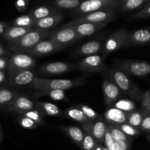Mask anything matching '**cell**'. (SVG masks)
Here are the masks:
<instances>
[{
  "instance_id": "cell-55",
  "label": "cell",
  "mask_w": 150,
  "mask_h": 150,
  "mask_svg": "<svg viewBox=\"0 0 150 150\" xmlns=\"http://www.w3.org/2000/svg\"><path fill=\"white\" fill-rule=\"evenodd\" d=\"M103 150H109V149H107L106 147H105V146H103Z\"/></svg>"
},
{
  "instance_id": "cell-46",
  "label": "cell",
  "mask_w": 150,
  "mask_h": 150,
  "mask_svg": "<svg viewBox=\"0 0 150 150\" xmlns=\"http://www.w3.org/2000/svg\"><path fill=\"white\" fill-rule=\"evenodd\" d=\"M16 6L19 10L23 11V10H24L26 9V2H25L24 0H18L16 4Z\"/></svg>"
},
{
  "instance_id": "cell-41",
  "label": "cell",
  "mask_w": 150,
  "mask_h": 150,
  "mask_svg": "<svg viewBox=\"0 0 150 150\" xmlns=\"http://www.w3.org/2000/svg\"><path fill=\"white\" fill-rule=\"evenodd\" d=\"M130 143H127V142H114L112 146H111V148L109 150H130Z\"/></svg>"
},
{
  "instance_id": "cell-40",
  "label": "cell",
  "mask_w": 150,
  "mask_h": 150,
  "mask_svg": "<svg viewBox=\"0 0 150 150\" xmlns=\"http://www.w3.org/2000/svg\"><path fill=\"white\" fill-rule=\"evenodd\" d=\"M139 128L143 131H150V115L144 112V117Z\"/></svg>"
},
{
  "instance_id": "cell-38",
  "label": "cell",
  "mask_w": 150,
  "mask_h": 150,
  "mask_svg": "<svg viewBox=\"0 0 150 150\" xmlns=\"http://www.w3.org/2000/svg\"><path fill=\"white\" fill-rule=\"evenodd\" d=\"M56 4L61 8H76L80 4V0H56Z\"/></svg>"
},
{
  "instance_id": "cell-57",
  "label": "cell",
  "mask_w": 150,
  "mask_h": 150,
  "mask_svg": "<svg viewBox=\"0 0 150 150\" xmlns=\"http://www.w3.org/2000/svg\"><path fill=\"white\" fill-rule=\"evenodd\" d=\"M98 1H108V0H98Z\"/></svg>"
},
{
  "instance_id": "cell-53",
  "label": "cell",
  "mask_w": 150,
  "mask_h": 150,
  "mask_svg": "<svg viewBox=\"0 0 150 150\" xmlns=\"http://www.w3.org/2000/svg\"><path fill=\"white\" fill-rule=\"evenodd\" d=\"M131 1V0H122V1H120V3H122V4H124V3L127 2V1Z\"/></svg>"
},
{
  "instance_id": "cell-18",
  "label": "cell",
  "mask_w": 150,
  "mask_h": 150,
  "mask_svg": "<svg viewBox=\"0 0 150 150\" xmlns=\"http://www.w3.org/2000/svg\"><path fill=\"white\" fill-rule=\"evenodd\" d=\"M35 103L31 100L29 98L18 95L7 109L22 115L23 113L35 108Z\"/></svg>"
},
{
  "instance_id": "cell-54",
  "label": "cell",
  "mask_w": 150,
  "mask_h": 150,
  "mask_svg": "<svg viewBox=\"0 0 150 150\" xmlns=\"http://www.w3.org/2000/svg\"><path fill=\"white\" fill-rule=\"evenodd\" d=\"M146 139H147L148 142H149L150 144V135H147V136H146Z\"/></svg>"
},
{
  "instance_id": "cell-42",
  "label": "cell",
  "mask_w": 150,
  "mask_h": 150,
  "mask_svg": "<svg viewBox=\"0 0 150 150\" xmlns=\"http://www.w3.org/2000/svg\"><path fill=\"white\" fill-rule=\"evenodd\" d=\"M114 143V141L113 140L112 137H111V134H110L109 131H108V128H107L106 132H105V137H104V146H105L108 149H110Z\"/></svg>"
},
{
  "instance_id": "cell-4",
  "label": "cell",
  "mask_w": 150,
  "mask_h": 150,
  "mask_svg": "<svg viewBox=\"0 0 150 150\" xmlns=\"http://www.w3.org/2000/svg\"><path fill=\"white\" fill-rule=\"evenodd\" d=\"M36 65V60L32 56L26 53H16L9 58V73L32 70Z\"/></svg>"
},
{
  "instance_id": "cell-33",
  "label": "cell",
  "mask_w": 150,
  "mask_h": 150,
  "mask_svg": "<svg viewBox=\"0 0 150 150\" xmlns=\"http://www.w3.org/2000/svg\"><path fill=\"white\" fill-rule=\"evenodd\" d=\"M21 116L28 117L30 120H33L35 122H36L39 125L45 124V122L43 120V115L36 108H33V109L30 110V111H26V112L23 113Z\"/></svg>"
},
{
  "instance_id": "cell-45",
  "label": "cell",
  "mask_w": 150,
  "mask_h": 150,
  "mask_svg": "<svg viewBox=\"0 0 150 150\" xmlns=\"http://www.w3.org/2000/svg\"><path fill=\"white\" fill-rule=\"evenodd\" d=\"M9 59L5 57H0V71L7 70Z\"/></svg>"
},
{
  "instance_id": "cell-24",
  "label": "cell",
  "mask_w": 150,
  "mask_h": 150,
  "mask_svg": "<svg viewBox=\"0 0 150 150\" xmlns=\"http://www.w3.org/2000/svg\"><path fill=\"white\" fill-rule=\"evenodd\" d=\"M107 128L112 137L113 140L115 142H127V143L131 144L133 141V138L130 137L125 134L117 125H114L107 124Z\"/></svg>"
},
{
  "instance_id": "cell-25",
  "label": "cell",
  "mask_w": 150,
  "mask_h": 150,
  "mask_svg": "<svg viewBox=\"0 0 150 150\" xmlns=\"http://www.w3.org/2000/svg\"><path fill=\"white\" fill-rule=\"evenodd\" d=\"M59 11L58 10L53 7H39L32 10L29 16L35 21L40 20L48 16H54V15L59 14Z\"/></svg>"
},
{
  "instance_id": "cell-28",
  "label": "cell",
  "mask_w": 150,
  "mask_h": 150,
  "mask_svg": "<svg viewBox=\"0 0 150 150\" xmlns=\"http://www.w3.org/2000/svg\"><path fill=\"white\" fill-rule=\"evenodd\" d=\"M65 114L67 117L74 120V121L81 123V124L89 121L87 117H86V115L83 114V111L81 109H79L76 105L67 108L65 110Z\"/></svg>"
},
{
  "instance_id": "cell-15",
  "label": "cell",
  "mask_w": 150,
  "mask_h": 150,
  "mask_svg": "<svg viewBox=\"0 0 150 150\" xmlns=\"http://www.w3.org/2000/svg\"><path fill=\"white\" fill-rule=\"evenodd\" d=\"M76 67L81 71L100 72L105 69L103 58L99 55H92L86 57L81 61Z\"/></svg>"
},
{
  "instance_id": "cell-31",
  "label": "cell",
  "mask_w": 150,
  "mask_h": 150,
  "mask_svg": "<svg viewBox=\"0 0 150 150\" xmlns=\"http://www.w3.org/2000/svg\"><path fill=\"white\" fill-rule=\"evenodd\" d=\"M12 26H19V27H35V21L30 16H21L16 18L11 23Z\"/></svg>"
},
{
  "instance_id": "cell-7",
  "label": "cell",
  "mask_w": 150,
  "mask_h": 150,
  "mask_svg": "<svg viewBox=\"0 0 150 150\" xmlns=\"http://www.w3.org/2000/svg\"><path fill=\"white\" fill-rule=\"evenodd\" d=\"M80 37L71 26L64 25L62 28L54 31L48 35V39L63 47L75 42Z\"/></svg>"
},
{
  "instance_id": "cell-56",
  "label": "cell",
  "mask_w": 150,
  "mask_h": 150,
  "mask_svg": "<svg viewBox=\"0 0 150 150\" xmlns=\"http://www.w3.org/2000/svg\"><path fill=\"white\" fill-rule=\"evenodd\" d=\"M150 7V2L148 3V4L145 6V7Z\"/></svg>"
},
{
  "instance_id": "cell-22",
  "label": "cell",
  "mask_w": 150,
  "mask_h": 150,
  "mask_svg": "<svg viewBox=\"0 0 150 150\" xmlns=\"http://www.w3.org/2000/svg\"><path fill=\"white\" fill-rule=\"evenodd\" d=\"M35 27H19V26H8L4 33V39L10 42V43L15 42L19 38L23 37L26 33L33 30Z\"/></svg>"
},
{
  "instance_id": "cell-12",
  "label": "cell",
  "mask_w": 150,
  "mask_h": 150,
  "mask_svg": "<svg viewBox=\"0 0 150 150\" xmlns=\"http://www.w3.org/2000/svg\"><path fill=\"white\" fill-rule=\"evenodd\" d=\"M64 48L62 45H58L49 39H44L40 41L35 46L28 50L26 54L31 56H42L52 54L60 51Z\"/></svg>"
},
{
  "instance_id": "cell-30",
  "label": "cell",
  "mask_w": 150,
  "mask_h": 150,
  "mask_svg": "<svg viewBox=\"0 0 150 150\" xmlns=\"http://www.w3.org/2000/svg\"><path fill=\"white\" fill-rule=\"evenodd\" d=\"M112 105L114 108L122 110L127 114L136 109V104L128 99H119Z\"/></svg>"
},
{
  "instance_id": "cell-2",
  "label": "cell",
  "mask_w": 150,
  "mask_h": 150,
  "mask_svg": "<svg viewBox=\"0 0 150 150\" xmlns=\"http://www.w3.org/2000/svg\"><path fill=\"white\" fill-rule=\"evenodd\" d=\"M111 80L118 86L122 92L131 98L140 100L142 92L137 86L129 79L125 73L120 69H113L109 73Z\"/></svg>"
},
{
  "instance_id": "cell-39",
  "label": "cell",
  "mask_w": 150,
  "mask_h": 150,
  "mask_svg": "<svg viewBox=\"0 0 150 150\" xmlns=\"http://www.w3.org/2000/svg\"><path fill=\"white\" fill-rule=\"evenodd\" d=\"M146 0H131L122 4L121 7L122 10H132L138 8L144 3Z\"/></svg>"
},
{
  "instance_id": "cell-11",
  "label": "cell",
  "mask_w": 150,
  "mask_h": 150,
  "mask_svg": "<svg viewBox=\"0 0 150 150\" xmlns=\"http://www.w3.org/2000/svg\"><path fill=\"white\" fill-rule=\"evenodd\" d=\"M81 125L84 132L90 134L97 142L103 144L104 137L107 130V123L99 119L95 121H88Z\"/></svg>"
},
{
  "instance_id": "cell-21",
  "label": "cell",
  "mask_w": 150,
  "mask_h": 150,
  "mask_svg": "<svg viewBox=\"0 0 150 150\" xmlns=\"http://www.w3.org/2000/svg\"><path fill=\"white\" fill-rule=\"evenodd\" d=\"M64 18V16L62 13L54 15V16H48L40 20L35 21V27L37 29H42V30H48L57 26V24L62 21Z\"/></svg>"
},
{
  "instance_id": "cell-9",
  "label": "cell",
  "mask_w": 150,
  "mask_h": 150,
  "mask_svg": "<svg viewBox=\"0 0 150 150\" xmlns=\"http://www.w3.org/2000/svg\"><path fill=\"white\" fill-rule=\"evenodd\" d=\"M124 73L135 76H145L150 74V64L145 62L124 60L119 64Z\"/></svg>"
},
{
  "instance_id": "cell-34",
  "label": "cell",
  "mask_w": 150,
  "mask_h": 150,
  "mask_svg": "<svg viewBox=\"0 0 150 150\" xmlns=\"http://www.w3.org/2000/svg\"><path fill=\"white\" fill-rule=\"evenodd\" d=\"M76 106L83 111V113L86 115V117H87L89 121H95V120H98L100 119L99 114L95 110H93L92 108L88 106L87 105L79 104V105H76Z\"/></svg>"
},
{
  "instance_id": "cell-37",
  "label": "cell",
  "mask_w": 150,
  "mask_h": 150,
  "mask_svg": "<svg viewBox=\"0 0 150 150\" xmlns=\"http://www.w3.org/2000/svg\"><path fill=\"white\" fill-rule=\"evenodd\" d=\"M18 123L21 127L24 129H36L37 127H39V125L37 124L33 120H30L28 117H24V116H21L18 119Z\"/></svg>"
},
{
  "instance_id": "cell-5",
  "label": "cell",
  "mask_w": 150,
  "mask_h": 150,
  "mask_svg": "<svg viewBox=\"0 0 150 150\" xmlns=\"http://www.w3.org/2000/svg\"><path fill=\"white\" fill-rule=\"evenodd\" d=\"M120 1L119 0H108L102 1L98 0H86L79 4L77 9L73 12L74 14H88L98 10L111 9L113 7L120 5Z\"/></svg>"
},
{
  "instance_id": "cell-27",
  "label": "cell",
  "mask_w": 150,
  "mask_h": 150,
  "mask_svg": "<svg viewBox=\"0 0 150 150\" xmlns=\"http://www.w3.org/2000/svg\"><path fill=\"white\" fill-rule=\"evenodd\" d=\"M18 95V94L15 91L0 89V106L5 107L7 109Z\"/></svg>"
},
{
  "instance_id": "cell-47",
  "label": "cell",
  "mask_w": 150,
  "mask_h": 150,
  "mask_svg": "<svg viewBox=\"0 0 150 150\" xmlns=\"http://www.w3.org/2000/svg\"><path fill=\"white\" fill-rule=\"evenodd\" d=\"M8 28V25L5 23H2V22H0V35H4V33L5 32L6 29Z\"/></svg>"
},
{
  "instance_id": "cell-29",
  "label": "cell",
  "mask_w": 150,
  "mask_h": 150,
  "mask_svg": "<svg viewBox=\"0 0 150 150\" xmlns=\"http://www.w3.org/2000/svg\"><path fill=\"white\" fill-rule=\"evenodd\" d=\"M35 95L38 97L40 96H48L52 100L57 101H68L66 97L65 92L64 90L60 89H52V90H45L42 92H37Z\"/></svg>"
},
{
  "instance_id": "cell-36",
  "label": "cell",
  "mask_w": 150,
  "mask_h": 150,
  "mask_svg": "<svg viewBox=\"0 0 150 150\" xmlns=\"http://www.w3.org/2000/svg\"><path fill=\"white\" fill-rule=\"evenodd\" d=\"M119 127V128L125 133L127 136H130V137L134 138L137 137L140 135V130H139L136 127H133V126L130 125L126 123H123V124L120 125H117Z\"/></svg>"
},
{
  "instance_id": "cell-19",
  "label": "cell",
  "mask_w": 150,
  "mask_h": 150,
  "mask_svg": "<svg viewBox=\"0 0 150 150\" xmlns=\"http://www.w3.org/2000/svg\"><path fill=\"white\" fill-rule=\"evenodd\" d=\"M127 115H128L127 113L114 107L108 108L104 114L107 124L114 125H120L123 123L127 122Z\"/></svg>"
},
{
  "instance_id": "cell-49",
  "label": "cell",
  "mask_w": 150,
  "mask_h": 150,
  "mask_svg": "<svg viewBox=\"0 0 150 150\" xmlns=\"http://www.w3.org/2000/svg\"><path fill=\"white\" fill-rule=\"evenodd\" d=\"M6 78V75L4 73V71H0V83H3L5 80Z\"/></svg>"
},
{
  "instance_id": "cell-23",
  "label": "cell",
  "mask_w": 150,
  "mask_h": 150,
  "mask_svg": "<svg viewBox=\"0 0 150 150\" xmlns=\"http://www.w3.org/2000/svg\"><path fill=\"white\" fill-rule=\"evenodd\" d=\"M35 108L38 109L43 116L48 115L51 117H58L62 114L59 107L49 102H36Z\"/></svg>"
},
{
  "instance_id": "cell-52",
  "label": "cell",
  "mask_w": 150,
  "mask_h": 150,
  "mask_svg": "<svg viewBox=\"0 0 150 150\" xmlns=\"http://www.w3.org/2000/svg\"><path fill=\"white\" fill-rule=\"evenodd\" d=\"M144 112L146 113L147 114L150 115V107H143Z\"/></svg>"
},
{
  "instance_id": "cell-35",
  "label": "cell",
  "mask_w": 150,
  "mask_h": 150,
  "mask_svg": "<svg viewBox=\"0 0 150 150\" xmlns=\"http://www.w3.org/2000/svg\"><path fill=\"white\" fill-rule=\"evenodd\" d=\"M98 142L89 133L84 132L83 139L81 144V149L83 150H94Z\"/></svg>"
},
{
  "instance_id": "cell-44",
  "label": "cell",
  "mask_w": 150,
  "mask_h": 150,
  "mask_svg": "<svg viewBox=\"0 0 150 150\" xmlns=\"http://www.w3.org/2000/svg\"><path fill=\"white\" fill-rule=\"evenodd\" d=\"M140 101L142 107H150V92H146L142 94Z\"/></svg>"
},
{
  "instance_id": "cell-50",
  "label": "cell",
  "mask_w": 150,
  "mask_h": 150,
  "mask_svg": "<svg viewBox=\"0 0 150 150\" xmlns=\"http://www.w3.org/2000/svg\"><path fill=\"white\" fill-rule=\"evenodd\" d=\"M3 139H4V133H3L2 128H1V124H0V144L2 143Z\"/></svg>"
},
{
  "instance_id": "cell-1",
  "label": "cell",
  "mask_w": 150,
  "mask_h": 150,
  "mask_svg": "<svg viewBox=\"0 0 150 150\" xmlns=\"http://www.w3.org/2000/svg\"><path fill=\"white\" fill-rule=\"evenodd\" d=\"M84 77L77 79H44L36 77L31 88L37 90V92H42L45 90L60 89L65 90L68 89L79 87L85 83Z\"/></svg>"
},
{
  "instance_id": "cell-26",
  "label": "cell",
  "mask_w": 150,
  "mask_h": 150,
  "mask_svg": "<svg viewBox=\"0 0 150 150\" xmlns=\"http://www.w3.org/2000/svg\"><path fill=\"white\" fill-rule=\"evenodd\" d=\"M64 131L66 132L67 136L72 139L74 143H76L78 146L81 147L82 144V141L83 139L84 132L79 127L76 126H67L64 127Z\"/></svg>"
},
{
  "instance_id": "cell-58",
  "label": "cell",
  "mask_w": 150,
  "mask_h": 150,
  "mask_svg": "<svg viewBox=\"0 0 150 150\" xmlns=\"http://www.w3.org/2000/svg\"><path fill=\"white\" fill-rule=\"evenodd\" d=\"M0 45H1V44H0Z\"/></svg>"
},
{
  "instance_id": "cell-43",
  "label": "cell",
  "mask_w": 150,
  "mask_h": 150,
  "mask_svg": "<svg viewBox=\"0 0 150 150\" xmlns=\"http://www.w3.org/2000/svg\"><path fill=\"white\" fill-rule=\"evenodd\" d=\"M150 16V7H144L143 10H140L139 13L132 16L131 18H146Z\"/></svg>"
},
{
  "instance_id": "cell-51",
  "label": "cell",
  "mask_w": 150,
  "mask_h": 150,
  "mask_svg": "<svg viewBox=\"0 0 150 150\" xmlns=\"http://www.w3.org/2000/svg\"><path fill=\"white\" fill-rule=\"evenodd\" d=\"M103 145L101 144L100 143H97L96 144V146H95V149L94 150H103Z\"/></svg>"
},
{
  "instance_id": "cell-13",
  "label": "cell",
  "mask_w": 150,
  "mask_h": 150,
  "mask_svg": "<svg viewBox=\"0 0 150 150\" xmlns=\"http://www.w3.org/2000/svg\"><path fill=\"white\" fill-rule=\"evenodd\" d=\"M150 42V29H141L128 32L123 47H134Z\"/></svg>"
},
{
  "instance_id": "cell-20",
  "label": "cell",
  "mask_w": 150,
  "mask_h": 150,
  "mask_svg": "<svg viewBox=\"0 0 150 150\" xmlns=\"http://www.w3.org/2000/svg\"><path fill=\"white\" fill-rule=\"evenodd\" d=\"M102 42L98 40H93L82 45L77 51L76 54L79 56H92L98 54L102 48Z\"/></svg>"
},
{
  "instance_id": "cell-8",
  "label": "cell",
  "mask_w": 150,
  "mask_h": 150,
  "mask_svg": "<svg viewBox=\"0 0 150 150\" xmlns=\"http://www.w3.org/2000/svg\"><path fill=\"white\" fill-rule=\"evenodd\" d=\"M127 34L128 32L127 29L123 28L119 29L105 40L103 49V56L104 58L106 57L110 53L123 47Z\"/></svg>"
},
{
  "instance_id": "cell-32",
  "label": "cell",
  "mask_w": 150,
  "mask_h": 150,
  "mask_svg": "<svg viewBox=\"0 0 150 150\" xmlns=\"http://www.w3.org/2000/svg\"><path fill=\"white\" fill-rule=\"evenodd\" d=\"M143 117L144 111L134 110L132 112L129 113L127 115V123L136 128H139L140 127L142 120H143Z\"/></svg>"
},
{
  "instance_id": "cell-48",
  "label": "cell",
  "mask_w": 150,
  "mask_h": 150,
  "mask_svg": "<svg viewBox=\"0 0 150 150\" xmlns=\"http://www.w3.org/2000/svg\"><path fill=\"white\" fill-rule=\"evenodd\" d=\"M7 52L5 49L2 47V45H0V57H4L5 55H7Z\"/></svg>"
},
{
  "instance_id": "cell-17",
  "label": "cell",
  "mask_w": 150,
  "mask_h": 150,
  "mask_svg": "<svg viewBox=\"0 0 150 150\" xmlns=\"http://www.w3.org/2000/svg\"><path fill=\"white\" fill-rule=\"evenodd\" d=\"M76 65L70 63L57 62H50L43 64L40 67V70L42 73L47 75H60L76 68Z\"/></svg>"
},
{
  "instance_id": "cell-14",
  "label": "cell",
  "mask_w": 150,
  "mask_h": 150,
  "mask_svg": "<svg viewBox=\"0 0 150 150\" xmlns=\"http://www.w3.org/2000/svg\"><path fill=\"white\" fill-rule=\"evenodd\" d=\"M102 89L104 102L107 107L112 105L116 101L120 99L122 95L121 90L111 79H105L103 81Z\"/></svg>"
},
{
  "instance_id": "cell-6",
  "label": "cell",
  "mask_w": 150,
  "mask_h": 150,
  "mask_svg": "<svg viewBox=\"0 0 150 150\" xmlns=\"http://www.w3.org/2000/svg\"><path fill=\"white\" fill-rule=\"evenodd\" d=\"M114 18H115L114 12L111 9H107V10H98V11L93 12V13L85 14L69 22V23L74 24V23H108Z\"/></svg>"
},
{
  "instance_id": "cell-10",
  "label": "cell",
  "mask_w": 150,
  "mask_h": 150,
  "mask_svg": "<svg viewBox=\"0 0 150 150\" xmlns=\"http://www.w3.org/2000/svg\"><path fill=\"white\" fill-rule=\"evenodd\" d=\"M37 76L32 70L9 73L8 83L17 87H31Z\"/></svg>"
},
{
  "instance_id": "cell-3",
  "label": "cell",
  "mask_w": 150,
  "mask_h": 150,
  "mask_svg": "<svg viewBox=\"0 0 150 150\" xmlns=\"http://www.w3.org/2000/svg\"><path fill=\"white\" fill-rule=\"evenodd\" d=\"M49 32L46 30L37 29L26 33L18 40L12 42L11 48L16 53H26L28 50L35 46L37 43L48 37Z\"/></svg>"
},
{
  "instance_id": "cell-16",
  "label": "cell",
  "mask_w": 150,
  "mask_h": 150,
  "mask_svg": "<svg viewBox=\"0 0 150 150\" xmlns=\"http://www.w3.org/2000/svg\"><path fill=\"white\" fill-rule=\"evenodd\" d=\"M107 23H66L64 26H70L76 31V33L79 35L81 38L86 36H90L93 34L96 33L100 29H103L106 26Z\"/></svg>"
}]
</instances>
